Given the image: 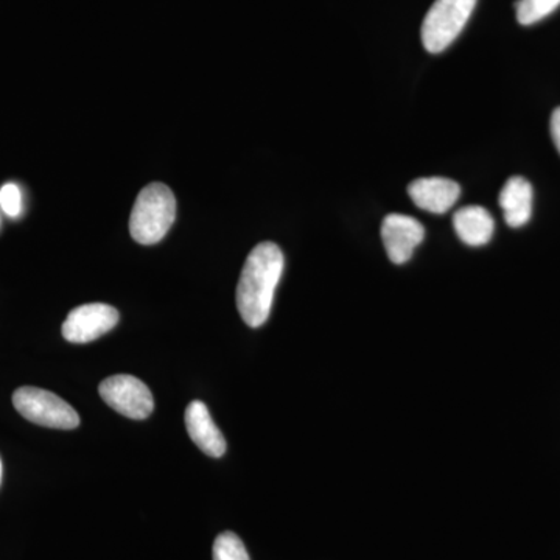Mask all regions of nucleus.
<instances>
[{"mask_svg": "<svg viewBox=\"0 0 560 560\" xmlns=\"http://www.w3.org/2000/svg\"><path fill=\"white\" fill-rule=\"evenodd\" d=\"M283 271V254L276 243L264 242L250 250L237 287V307L249 327L270 318L272 300Z\"/></svg>", "mask_w": 560, "mask_h": 560, "instance_id": "f257e3e1", "label": "nucleus"}, {"mask_svg": "<svg viewBox=\"0 0 560 560\" xmlns=\"http://www.w3.org/2000/svg\"><path fill=\"white\" fill-rule=\"evenodd\" d=\"M176 219V198L165 184L153 183L140 190L130 219L131 237L140 245H156Z\"/></svg>", "mask_w": 560, "mask_h": 560, "instance_id": "f03ea898", "label": "nucleus"}, {"mask_svg": "<svg viewBox=\"0 0 560 560\" xmlns=\"http://www.w3.org/2000/svg\"><path fill=\"white\" fill-rule=\"evenodd\" d=\"M453 226L459 241L469 246L488 245L492 238L495 223L489 210L480 208V206H467L459 209L453 215Z\"/></svg>", "mask_w": 560, "mask_h": 560, "instance_id": "9b49d317", "label": "nucleus"}, {"mask_svg": "<svg viewBox=\"0 0 560 560\" xmlns=\"http://www.w3.org/2000/svg\"><path fill=\"white\" fill-rule=\"evenodd\" d=\"M102 399L113 410L135 420L150 418L154 410L153 394L139 378L132 375L120 374L106 378L98 386Z\"/></svg>", "mask_w": 560, "mask_h": 560, "instance_id": "39448f33", "label": "nucleus"}, {"mask_svg": "<svg viewBox=\"0 0 560 560\" xmlns=\"http://www.w3.org/2000/svg\"><path fill=\"white\" fill-rule=\"evenodd\" d=\"M213 560H250L241 537L234 533H223L213 544Z\"/></svg>", "mask_w": 560, "mask_h": 560, "instance_id": "ddd939ff", "label": "nucleus"}, {"mask_svg": "<svg viewBox=\"0 0 560 560\" xmlns=\"http://www.w3.org/2000/svg\"><path fill=\"white\" fill-rule=\"evenodd\" d=\"M13 405L22 418L36 425L57 430H73L80 425L77 411L50 390L22 386L14 390Z\"/></svg>", "mask_w": 560, "mask_h": 560, "instance_id": "20e7f679", "label": "nucleus"}, {"mask_svg": "<svg viewBox=\"0 0 560 560\" xmlns=\"http://www.w3.org/2000/svg\"><path fill=\"white\" fill-rule=\"evenodd\" d=\"M550 131L552 142H555L556 149L560 154V108L552 110Z\"/></svg>", "mask_w": 560, "mask_h": 560, "instance_id": "2eb2a0df", "label": "nucleus"}, {"mask_svg": "<svg viewBox=\"0 0 560 560\" xmlns=\"http://www.w3.org/2000/svg\"><path fill=\"white\" fill-rule=\"evenodd\" d=\"M408 194L419 209L431 213H445L459 200L460 187L447 178H420L408 186Z\"/></svg>", "mask_w": 560, "mask_h": 560, "instance_id": "1a4fd4ad", "label": "nucleus"}, {"mask_svg": "<svg viewBox=\"0 0 560 560\" xmlns=\"http://www.w3.org/2000/svg\"><path fill=\"white\" fill-rule=\"evenodd\" d=\"M533 186L522 178L512 176L500 191V208L511 228H522L533 215Z\"/></svg>", "mask_w": 560, "mask_h": 560, "instance_id": "9d476101", "label": "nucleus"}, {"mask_svg": "<svg viewBox=\"0 0 560 560\" xmlns=\"http://www.w3.org/2000/svg\"><path fill=\"white\" fill-rule=\"evenodd\" d=\"M0 482H2V460H0Z\"/></svg>", "mask_w": 560, "mask_h": 560, "instance_id": "dca6fc26", "label": "nucleus"}, {"mask_svg": "<svg viewBox=\"0 0 560 560\" xmlns=\"http://www.w3.org/2000/svg\"><path fill=\"white\" fill-rule=\"evenodd\" d=\"M560 7V0H517L515 11L522 25H533L550 16Z\"/></svg>", "mask_w": 560, "mask_h": 560, "instance_id": "f8f14e48", "label": "nucleus"}, {"mask_svg": "<svg viewBox=\"0 0 560 560\" xmlns=\"http://www.w3.org/2000/svg\"><path fill=\"white\" fill-rule=\"evenodd\" d=\"M477 0H436L422 22V44L430 54H441L458 38L474 13Z\"/></svg>", "mask_w": 560, "mask_h": 560, "instance_id": "7ed1b4c3", "label": "nucleus"}, {"mask_svg": "<svg viewBox=\"0 0 560 560\" xmlns=\"http://www.w3.org/2000/svg\"><path fill=\"white\" fill-rule=\"evenodd\" d=\"M0 206L7 215L18 217L21 212V190L14 184H5L0 189Z\"/></svg>", "mask_w": 560, "mask_h": 560, "instance_id": "4468645a", "label": "nucleus"}, {"mask_svg": "<svg viewBox=\"0 0 560 560\" xmlns=\"http://www.w3.org/2000/svg\"><path fill=\"white\" fill-rule=\"evenodd\" d=\"M119 312L108 304L95 302V304L81 305L73 308L62 324V337L75 345L95 341L113 330L119 323Z\"/></svg>", "mask_w": 560, "mask_h": 560, "instance_id": "423d86ee", "label": "nucleus"}, {"mask_svg": "<svg viewBox=\"0 0 560 560\" xmlns=\"http://www.w3.org/2000/svg\"><path fill=\"white\" fill-rule=\"evenodd\" d=\"M425 238V230L418 220L401 213H389L382 224V241L393 264L401 265Z\"/></svg>", "mask_w": 560, "mask_h": 560, "instance_id": "0eeeda50", "label": "nucleus"}, {"mask_svg": "<svg viewBox=\"0 0 560 560\" xmlns=\"http://www.w3.org/2000/svg\"><path fill=\"white\" fill-rule=\"evenodd\" d=\"M184 420H186L191 441L202 453H206L210 458H221L226 453V441H224L219 427L213 422L205 401H191L189 407L186 408Z\"/></svg>", "mask_w": 560, "mask_h": 560, "instance_id": "6e6552de", "label": "nucleus"}]
</instances>
